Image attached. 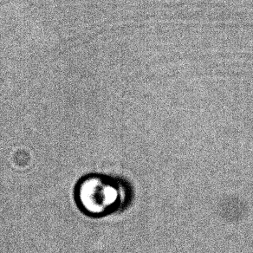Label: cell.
Listing matches in <instances>:
<instances>
[{"instance_id":"cell-1","label":"cell","mask_w":253,"mask_h":253,"mask_svg":"<svg viewBox=\"0 0 253 253\" xmlns=\"http://www.w3.org/2000/svg\"><path fill=\"white\" fill-rule=\"evenodd\" d=\"M134 190L122 176L91 172L75 183L73 200L78 211L93 219L121 214L133 204Z\"/></svg>"}]
</instances>
